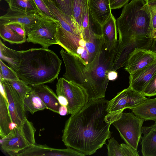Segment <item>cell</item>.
Segmentation results:
<instances>
[{
  "label": "cell",
  "mask_w": 156,
  "mask_h": 156,
  "mask_svg": "<svg viewBox=\"0 0 156 156\" xmlns=\"http://www.w3.org/2000/svg\"><path fill=\"white\" fill-rule=\"evenodd\" d=\"M8 107L12 122L21 126L26 117L23 101L9 81L3 80Z\"/></svg>",
  "instance_id": "10"
},
{
  "label": "cell",
  "mask_w": 156,
  "mask_h": 156,
  "mask_svg": "<svg viewBox=\"0 0 156 156\" xmlns=\"http://www.w3.org/2000/svg\"><path fill=\"white\" fill-rule=\"evenodd\" d=\"M150 11L152 20V32L153 35L156 31V0L145 1Z\"/></svg>",
  "instance_id": "31"
},
{
  "label": "cell",
  "mask_w": 156,
  "mask_h": 156,
  "mask_svg": "<svg viewBox=\"0 0 156 156\" xmlns=\"http://www.w3.org/2000/svg\"><path fill=\"white\" fill-rule=\"evenodd\" d=\"M62 61L48 48H32L21 50L16 71L20 78L32 87L51 83L58 77Z\"/></svg>",
  "instance_id": "3"
},
{
  "label": "cell",
  "mask_w": 156,
  "mask_h": 156,
  "mask_svg": "<svg viewBox=\"0 0 156 156\" xmlns=\"http://www.w3.org/2000/svg\"><path fill=\"white\" fill-rule=\"evenodd\" d=\"M131 110L135 115L144 121L153 120L156 122V98H147Z\"/></svg>",
  "instance_id": "19"
},
{
  "label": "cell",
  "mask_w": 156,
  "mask_h": 156,
  "mask_svg": "<svg viewBox=\"0 0 156 156\" xmlns=\"http://www.w3.org/2000/svg\"><path fill=\"white\" fill-rule=\"evenodd\" d=\"M156 73V60L151 64L129 74V86L134 91L142 93Z\"/></svg>",
  "instance_id": "14"
},
{
  "label": "cell",
  "mask_w": 156,
  "mask_h": 156,
  "mask_svg": "<svg viewBox=\"0 0 156 156\" xmlns=\"http://www.w3.org/2000/svg\"><path fill=\"white\" fill-rule=\"evenodd\" d=\"M141 94L145 97H151L156 95V73Z\"/></svg>",
  "instance_id": "33"
},
{
  "label": "cell",
  "mask_w": 156,
  "mask_h": 156,
  "mask_svg": "<svg viewBox=\"0 0 156 156\" xmlns=\"http://www.w3.org/2000/svg\"><path fill=\"white\" fill-rule=\"evenodd\" d=\"M107 76L109 80H114L117 77L118 74L116 71H109L107 73Z\"/></svg>",
  "instance_id": "37"
},
{
  "label": "cell",
  "mask_w": 156,
  "mask_h": 156,
  "mask_svg": "<svg viewBox=\"0 0 156 156\" xmlns=\"http://www.w3.org/2000/svg\"><path fill=\"white\" fill-rule=\"evenodd\" d=\"M144 121L133 112H123L112 124L119 131L126 144L137 151L142 136Z\"/></svg>",
  "instance_id": "6"
},
{
  "label": "cell",
  "mask_w": 156,
  "mask_h": 156,
  "mask_svg": "<svg viewBox=\"0 0 156 156\" xmlns=\"http://www.w3.org/2000/svg\"><path fill=\"white\" fill-rule=\"evenodd\" d=\"M156 60V53L150 49L136 48L131 53L125 66L129 74L151 64Z\"/></svg>",
  "instance_id": "13"
},
{
  "label": "cell",
  "mask_w": 156,
  "mask_h": 156,
  "mask_svg": "<svg viewBox=\"0 0 156 156\" xmlns=\"http://www.w3.org/2000/svg\"><path fill=\"white\" fill-rule=\"evenodd\" d=\"M23 103L26 112L28 111L32 114L37 111L43 110L46 108L43 101L33 88L26 95L23 101Z\"/></svg>",
  "instance_id": "23"
},
{
  "label": "cell",
  "mask_w": 156,
  "mask_h": 156,
  "mask_svg": "<svg viewBox=\"0 0 156 156\" xmlns=\"http://www.w3.org/2000/svg\"><path fill=\"white\" fill-rule=\"evenodd\" d=\"M107 148L108 156H123L121 144H119L114 138L109 140Z\"/></svg>",
  "instance_id": "29"
},
{
  "label": "cell",
  "mask_w": 156,
  "mask_h": 156,
  "mask_svg": "<svg viewBox=\"0 0 156 156\" xmlns=\"http://www.w3.org/2000/svg\"><path fill=\"white\" fill-rule=\"evenodd\" d=\"M9 5V3L10 0H5Z\"/></svg>",
  "instance_id": "41"
},
{
  "label": "cell",
  "mask_w": 156,
  "mask_h": 156,
  "mask_svg": "<svg viewBox=\"0 0 156 156\" xmlns=\"http://www.w3.org/2000/svg\"><path fill=\"white\" fill-rule=\"evenodd\" d=\"M58 23L57 20L42 17L27 33L26 41L47 49L53 44H58L55 35Z\"/></svg>",
  "instance_id": "8"
},
{
  "label": "cell",
  "mask_w": 156,
  "mask_h": 156,
  "mask_svg": "<svg viewBox=\"0 0 156 156\" xmlns=\"http://www.w3.org/2000/svg\"><path fill=\"white\" fill-rule=\"evenodd\" d=\"M0 81L3 80L16 81L20 80L16 71L5 64L0 59Z\"/></svg>",
  "instance_id": "27"
},
{
  "label": "cell",
  "mask_w": 156,
  "mask_h": 156,
  "mask_svg": "<svg viewBox=\"0 0 156 156\" xmlns=\"http://www.w3.org/2000/svg\"><path fill=\"white\" fill-rule=\"evenodd\" d=\"M13 156H84L83 153L73 148L59 149L46 145L36 144L13 154Z\"/></svg>",
  "instance_id": "12"
},
{
  "label": "cell",
  "mask_w": 156,
  "mask_h": 156,
  "mask_svg": "<svg viewBox=\"0 0 156 156\" xmlns=\"http://www.w3.org/2000/svg\"><path fill=\"white\" fill-rule=\"evenodd\" d=\"M21 36L27 38V33L24 27L22 24L17 23H13L7 25Z\"/></svg>",
  "instance_id": "34"
},
{
  "label": "cell",
  "mask_w": 156,
  "mask_h": 156,
  "mask_svg": "<svg viewBox=\"0 0 156 156\" xmlns=\"http://www.w3.org/2000/svg\"><path fill=\"white\" fill-rule=\"evenodd\" d=\"M68 110L67 106L61 105L58 110V114L62 116H64L68 114Z\"/></svg>",
  "instance_id": "38"
},
{
  "label": "cell",
  "mask_w": 156,
  "mask_h": 156,
  "mask_svg": "<svg viewBox=\"0 0 156 156\" xmlns=\"http://www.w3.org/2000/svg\"><path fill=\"white\" fill-rule=\"evenodd\" d=\"M108 101L104 98L89 101L65 122L62 140L67 147L85 155L101 148L112 133L110 125L118 119L107 110Z\"/></svg>",
  "instance_id": "1"
},
{
  "label": "cell",
  "mask_w": 156,
  "mask_h": 156,
  "mask_svg": "<svg viewBox=\"0 0 156 156\" xmlns=\"http://www.w3.org/2000/svg\"><path fill=\"white\" fill-rule=\"evenodd\" d=\"M34 1L38 9V13L42 17L49 18L56 20L42 0Z\"/></svg>",
  "instance_id": "32"
},
{
  "label": "cell",
  "mask_w": 156,
  "mask_h": 156,
  "mask_svg": "<svg viewBox=\"0 0 156 156\" xmlns=\"http://www.w3.org/2000/svg\"><path fill=\"white\" fill-rule=\"evenodd\" d=\"M140 144L143 156H156V122L148 126H142Z\"/></svg>",
  "instance_id": "17"
},
{
  "label": "cell",
  "mask_w": 156,
  "mask_h": 156,
  "mask_svg": "<svg viewBox=\"0 0 156 156\" xmlns=\"http://www.w3.org/2000/svg\"><path fill=\"white\" fill-rule=\"evenodd\" d=\"M12 122L7 100L0 94V136L2 139L11 132L10 126Z\"/></svg>",
  "instance_id": "20"
},
{
  "label": "cell",
  "mask_w": 156,
  "mask_h": 156,
  "mask_svg": "<svg viewBox=\"0 0 156 156\" xmlns=\"http://www.w3.org/2000/svg\"><path fill=\"white\" fill-rule=\"evenodd\" d=\"M0 59L6 62L9 66L16 71L20 61L21 51L9 48L0 42Z\"/></svg>",
  "instance_id": "22"
},
{
  "label": "cell",
  "mask_w": 156,
  "mask_h": 156,
  "mask_svg": "<svg viewBox=\"0 0 156 156\" xmlns=\"http://www.w3.org/2000/svg\"><path fill=\"white\" fill-rule=\"evenodd\" d=\"M116 23L117 57L128 59L136 48L150 49L153 41L152 20L144 0H132L124 6Z\"/></svg>",
  "instance_id": "2"
},
{
  "label": "cell",
  "mask_w": 156,
  "mask_h": 156,
  "mask_svg": "<svg viewBox=\"0 0 156 156\" xmlns=\"http://www.w3.org/2000/svg\"><path fill=\"white\" fill-rule=\"evenodd\" d=\"M147 98L129 87L118 93L112 99L108 101L107 110L109 113L119 116L125 109H131Z\"/></svg>",
  "instance_id": "9"
},
{
  "label": "cell",
  "mask_w": 156,
  "mask_h": 156,
  "mask_svg": "<svg viewBox=\"0 0 156 156\" xmlns=\"http://www.w3.org/2000/svg\"><path fill=\"white\" fill-rule=\"evenodd\" d=\"M103 37L105 45L112 48L118 42V33L116 20L112 15L102 26Z\"/></svg>",
  "instance_id": "21"
},
{
  "label": "cell",
  "mask_w": 156,
  "mask_h": 156,
  "mask_svg": "<svg viewBox=\"0 0 156 156\" xmlns=\"http://www.w3.org/2000/svg\"><path fill=\"white\" fill-rule=\"evenodd\" d=\"M56 92L57 96H64L67 99L68 102V115H74L89 101L87 93L83 87L63 77L58 79Z\"/></svg>",
  "instance_id": "7"
},
{
  "label": "cell",
  "mask_w": 156,
  "mask_h": 156,
  "mask_svg": "<svg viewBox=\"0 0 156 156\" xmlns=\"http://www.w3.org/2000/svg\"><path fill=\"white\" fill-rule=\"evenodd\" d=\"M36 129L33 123L25 118L21 126L12 130L4 138L0 139L2 151L12 155L36 144L35 134Z\"/></svg>",
  "instance_id": "5"
},
{
  "label": "cell",
  "mask_w": 156,
  "mask_h": 156,
  "mask_svg": "<svg viewBox=\"0 0 156 156\" xmlns=\"http://www.w3.org/2000/svg\"><path fill=\"white\" fill-rule=\"evenodd\" d=\"M145 0V1H147V0Z\"/></svg>",
  "instance_id": "42"
},
{
  "label": "cell",
  "mask_w": 156,
  "mask_h": 156,
  "mask_svg": "<svg viewBox=\"0 0 156 156\" xmlns=\"http://www.w3.org/2000/svg\"><path fill=\"white\" fill-rule=\"evenodd\" d=\"M88 0H73V16L80 27L88 8Z\"/></svg>",
  "instance_id": "25"
},
{
  "label": "cell",
  "mask_w": 156,
  "mask_h": 156,
  "mask_svg": "<svg viewBox=\"0 0 156 156\" xmlns=\"http://www.w3.org/2000/svg\"><path fill=\"white\" fill-rule=\"evenodd\" d=\"M88 5L93 17L102 26L112 15L109 0H88Z\"/></svg>",
  "instance_id": "16"
},
{
  "label": "cell",
  "mask_w": 156,
  "mask_h": 156,
  "mask_svg": "<svg viewBox=\"0 0 156 156\" xmlns=\"http://www.w3.org/2000/svg\"><path fill=\"white\" fill-rule=\"evenodd\" d=\"M62 12L73 16V0H51Z\"/></svg>",
  "instance_id": "30"
},
{
  "label": "cell",
  "mask_w": 156,
  "mask_h": 156,
  "mask_svg": "<svg viewBox=\"0 0 156 156\" xmlns=\"http://www.w3.org/2000/svg\"><path fill=\"white\" fill-rule=\"evenodd\" d=\"M153 40L156 39V31L153 34Z\"/></svg>",
  "instance_id": "40"
},
{
  "label": "cell",
  "mask_w": 156,
  "mask_h": 156,
  "mask_svg": "<svg viewBox=\"0 0 156 156\" xmlns=\"http://www.w3.org/2000/svg\"><path fill=\"white\" fill-rule=\"evenodd\" d=\"M41 18L37 12L16 10L9 8L7 12L0 16V25L19 23L24 27L27 34Z\"/></svg>",
  "instance_id": "11"
},
{
  "label": "cell",
  "mask_w": 156,
  "mask_h": 156,
  "mask_svg": "<svg viewBox=\"0 0 156 156\" xmlns=\"http://www.w3.org/2000/svg\"><path fill=\"white\" fill-rule=\"evenodd\" d=\"M33 89L41 98L46 108L58 114L60 106L57 94L48 85L44 84L32 87Z\"/></svg>",
  "instance_id": "18"
},
{
  "label": "cell",
  "mask_w": 156,
  "mask_h": 156,
  "mask_svg": "<svg viewBox=\"0 0 156 156\" xmlns=\"http://www.w3.org/2000/svg\"><path fill=\"white\" fill-rule=\"evenodd\" d=\"M0 36L4 41L11 44H21L27 41V38L18 34L7 25H0Z\"/></svg>",
  "instance_id": "24"
},
{
  "label": "cell",
  "mask_w": 156,
  "mask_h": 156,
  "mask_svg": "<svg viewBox=\"0 0 156 156\" xmlns=\"http://www.w3.org/2000/svg\"><path fill=\"white\" fill-rule=\"evenodd\" d=\"M149 49L156 53V39L153 40Z\"/></svg>",
  "instance_id": "39"
},
{
  "label": "cell",
  "mask_w": 156,
  "mask_h": 156,
  "mask_svg": "<svg viewBox=\"0 0 156 156\" xmlns=\"http://www.w3.org/2000/svg\"><path fill=\"white\" fill-rule=\"evenodd\" d=\"M58 102L60 105L67 106L68 104V101L66 98L64 96H57Z\"/></svg>",
  "instance_id": "36"
},
{
  "label": "cell",
  "mask_w": 156,
  "mask_h": 156,
  "mask_svg": "<svg viewBox=\"0 0 156 156\" xmlns=\"http://www.w3.org/2000/svg\"><path fill=\"white\" fill-rule=\"evenodd\" d=\"M101 53L98 63L84 70L76 61L74 56L71 55L66 69L67 79L86 90L89 101L104 98L109 81L107 73L110 70L113 56L103 46Z\"/></svg>",
  "instance_id": "4"
},
{
  "label": "cell",
  "mask_w": 156,
  "mask_h": 156,
  "mask_svg": "<svg viewBox=\"0 0 156 156\" xmlns=\"http://www.w3.org/2000/svg\"><path fill=\"white\" fill-rule=\"evenodd\" d=\"M8 5L9 8L12 9L38 13L34 0H10Z\"/></svg>",
  "instance_id": "26"
},
{
  "label": "cell",
  "mask_w": 156,
  "mask_h": 156,
  "mask_svg": "<svg viewBox=\"0 0 156 156\" xmlns=\"http://www.w3.org/2000/svg\"><path fill=\"white\" fill-rule=\"evenodd\" d=\"M55 19L64 29L71 32L81 31V28L73 16L66 14L61 11L51 0H42Z\"/></svg>",
  "instance_id": "15"
},
{
  "label": "cell",
  "mask_w": 156,
  "mask_h": 156,
  "mask_svg": "<svg viewBox=\"0 0 156 156\" xmlns=\"http://www.w3.org/2000/svg\"><path fill=\"white\" fill-rule=\"evenodd\" d=\"M130 0H109L111 9H119L122 8L128 3Z\"/></svg>",
  "instance_id": "35"
},
{
  "label": "cell",
  "mask_w": 156,
  "mask_h": 156,
  "mask_svg": "<svg viewBox=\"0 0 156 156\" xmlns=\"http://www.w3.org/2000/svg\"><path fill=\"white\" fill-rule=\"evenodd\" d=\"M9 81L23 101L26 95L33 89L32 87L28 85L21 79L18 80Z\"/></svg>",
  "instance_id": "28"
}]
</instances>
